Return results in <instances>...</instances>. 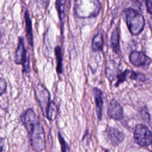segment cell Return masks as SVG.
Instances as JSON below:
<instances>
[{
  "label": "cell",
  "instance_id": "obj_1",
  "mask_svg": "<svg viewBox=\"0 0 152 152\" xmlns=\"http://www.w3.org/2000/svg\"><path fill=\"white\" fill-rule=\"evenodd\" d=\"M21 119L27 131L30 147L36 152L42 151L46 147L45 132L39 117L32 109H28Z\"/></svg>",
  "mask_w": 152,
  "mask_h": 152
},
{
  "label": "cell",
  "instance_id": "obj_2",
  "mask_svg": "<svg viewBox=\"0 0 152 152\" xmlns=\"http://www.w3.org/2000/svg\"><path fill=\"white\" fill-rule=\"evenodd\" d=\"M100 8L99 0H75L74 11L77 17L87 18L98 15Z\"/></svg>",
  "mask_w": 152,
  "mask_h": 152
},
{
  "label": "cell",
  "instance_id": "obj_3",
  "mask_svg": "<svg viewBox=\"0 0 152 152\" xmlns=\"http://www.w3.org/2000/svg\"><path fill=\"white\" fill-rule=\"evenodd\" d=\"M125 14L126 24L131 33L133 35L139 34L145 25V20L142 15L131 8L126 9Z\"/></svg>",
  "mask_w": 152,
  "mask_h": 152
},
{
  "label": "cell",
  "instance_id": "obj_4",
  "mask_svg": "<svg viewBox=\"0 0 152 152\" xmlns=\"http://www.w3.org/2000/svg\"><path fill=\"white\" fill-rule=\"evenodd\" d=\"M14 62L16 64L23 65V72L24 73L29 72V59L27 56L26 49L25 48L24 42L22 37L19 38L18 46L15 52Z\"/></svg>",
  "mask_w": 152,
  "mask_h": 152
},
{
  "label": "cell",
  "instance_id": "obj_5",
  "mask_svg": "<svg viewBox=\"0 0 152 152\" xmlns=\"http://www.w3.org/2000/svg\"><path fill=\"white\" fill-rule=\"evenodd\" d=\"M135 142L141 146H147L152 142V134L144 125L138 124L136 126L134 134Z\"/></svg>",
  "mask_w": 152,
  "mask_h": 152
},
{
  "label": "cell",
  "instance_id": "obj_6",
  "mask_svg": "<svg viewBox=\"0 0 152 152\" xmlns=\"http://www.w3.org/2000/svg\"><path fill=\"white\" fill-rule=\"evenodd\" d=\"M34 91L36 99L41 107L43 114L45 116L46 110L51 102V101H50L49 93L41 84H38L35 86Z\"/></svg>",
  "mask_w": 152,
  "mask_h": 152
},
{
  "label": "cell",
  "instance_id": "obj_7",
  "mask_svg": "<svg viewBox=\"0 0 152 152\" xmlns=\"http://www.w3.org/2000/svg\"><path fill=\"white\" fill-rule=\"evenodd\" d=\"M131 63L135 66H144L149 65L151 60L143 52L137 50L132 51L129 55Z\"/></svg>",
  "mask_w": 152,
  "mask_h": 152
},
{
  "label": "cell",
  "instance_id": "obj_8",
  "mask_svg": "<svg viewBox=\"0 0 152 152\" xmlns=\"http://www.w3.org/2000/svg\"><path fill=\"white\" fill-rule=\"evenodd\" d=\"M107 113L111 119L120 120L124 116L123 108L116 100L112 99L107 106Z\"/></svg>",
  "mask_w": 152,
  "mask_h": 152
},
{
  "label": "cell",
  "instance_id": "obj_9",
  "mask_svg": "<svg viewBox=\"0 0 152 152\" xmlns=\"http://www.w3.org/2000/svg\"><path fill=\"white\" fill-rule=\"evenodd\" d=\"M106 133L109 141L113 145H118L124 139V134L118 129L113 127H108L106 130Z\"/></svg>",
  "mask_w": 152,
  "mask_h": 152
},
{
  "label": "cell",
  "instance_id": "obj_10",
  "mask_svg": "<svg viewBox=\"0 0 152 152\" xmlns=\"http://www.w3.org/2000/svg\"><path fill=\"white\" fill-rule=\"evenodd\" d=\"M93 94L96 103V112L99 120L102 119V108H103V93L97 87L93 88Z\"/></svg>",
  "mask_w": 152,
  "mask_h": 152
},
{
  "label": "cell",
  "instance_id": "obj_11",
  "mask_svg": "<svg viewBox=\"0 0 152 152\" xmlns=\"http://www.w3.org/2000/svg\"><path fill=\"white\" fill-rule=\"evenodd\" d=\"M24 20H25V28L26 33V37L27 42L31 46L33 45V32H32V26L31 21L30 17L29 12L27 10L24 12Z\"/></svg>",
  "mask_w": 152,
  "mask_h": 152
},
{
  "label": "cell",
  "instance_id": "obj_12",
  "mask_svg": "<svg viewBox=\"0 0 152 152\" xmlns=\"http://www.w3.org/2000/svg\"><path fill=\"white\" fill-rule=\"evenodd\" d=\"M110 46L112 48L113 50L116 53H118L119 52V31L118 28H115L110 36Z\"/></svg>",
  "mask_w": 152,
  "mask_h": 152
},
{
  "label": "cell",
  "instance_id": "obj_13",
  "mask_svg": "<svg viewBox=\"0 0 152 152\" xmlns=\"http://www.w3.org/2000/svg\"><path fill=\"white\" fill-rule=\"evenodd\" d=\"M103 46V34L101 32L97 33L92 40L91 47L94 51H101Z\"/></svg>",
  "mask_w": 152,
  "mask_h": 152
},
{
  "label": "cell",
  "instance_id": "obj_14",
  "mask_svg": "<svg viewBox=\"0 0 152 152\" xmlns=\"http://www.w3.org/2000/svg\"><path fill=\"white\" fill-rule=\"evenodd\" d=\"M58 107L56 104L51 101L45 114V116L49 121H53L56 119L58 115Z\"/></svg>",
  "mask_w": 152,
  "mask_h": 152
},
{
  "label": "cell",
  "instance_id": "obj_15",
  "mask_svg": "<svg viewBox=\"0 0 152 152\" xmlns=\"http://www.w3.org/2000/svg\"><path fill=\"white\" fill-rule=\"evenodd\" d=\"M55 53L56 58V71L60 75L62 73V56L60 46H58L55 48Z\"/></svg>",
  "mask_w": 152,
  "mask_h": 152
},
{
  "label": "cell",
  "instance_id": "obj_16",
  "mask_svg": "<svg viewBox=\"0 0 152 152\" xmlns=\"http://www.w3.org/2000/svg\"><path fill=\"white\" fill-rule=\"evenodd\" d=\"M65 1L66 0H56V8L58 12L59 17L62 25L64 23L65 9Z\"/></svg>",
  "mask_w": 152,
  "mask_h": 152
},
{
  "label": "cell",
  "instance_id": "obj_17",
  "mask_svg": "<svg viewBox=\"0 0 152 152\" xmlns=\"http://www.w3.org/2000/svg\"><path fill=\"white\" fill-rule=\"evenodd\" d=\"M115 62H112V61H109L106 66V76L108 78V79L110 81H112L113 79V78L116 76V71L115 69Z\"/></svg>",
  "mask_w": 152,
  "mask_h": 152
},
{
  "label": "cell",
  "instance_id": "obj_18",
  "mask_svg": "<svg viewBox=\"0 0 152 152\" xmlns=\"http://www.w3.org/2000/svg\"><path fill=\"white\" fill-rule=\"evenodd\" d=\"M129 77L131 79L135 80L140 81H144L145 80V75H143L142 73L134 72V71H131L130 72Z\"/></svg>",
  "mask_w": 152,
  "mask_h": 152
},
{
  "label": "cell",
  "instance_id": "obj_19",
  "mask_svg": "<svg viewBox=\"0 0 152 152\" xmlns=\"http://www.w3.org/2000/svg\"><path fill=\"white\" fill-rule=\"evenodd\" d=\"M130 73V71L129 70H125L124 72L120 74L118 76V81L116 82V86H119L121 83H123L124 81H125L126 78V77Z\"/></svg>",
  "mask_w": 152,
  "mask_h": 152
},
{
  "label": "cell",
  "instance_id": "obj_20",
  "mask_svg": "<svg viewBox=\"0 0 152 152\" xmlns=\"http://www.w3.org/2000/svg\"><path fill=\"white\" fill-rule=\"evenodd\" d=\"M37 7L42 10H46L49 3L50 0H34Z\"/></svg>",
  "mask_w": 152,
  "mask_h": 152
},
{
  "label": "cell",
  "instance_id": "obj_21",
  "mask_svg": "<svg viewBox=\"0 0 152 152\" xmlns=\"http://www.w3.org/2000/svg\"><path fill=\"white\" fill-rule=\"evenodd\" d=\"M58 138L59 141L61 146V151L62 152H67V150L68 149V146L65 140L64 139L62 135L60 134V132L58 133Z\"/></svg>",
  "mask_w": 152,
  "mask_h": 152
},
{
  "label": "cell",
  "instance_id": "obj_22",
  "mask_svg": "<svg viewBox=\"0 0 152 152\" xmlns=\"http://www.w3.org/2000/svg\"><path fill=\"white\" fill-rule=\"evenodd\" d=\"M6 88H7V83L3 78H1V81H0V92L1 95L5 93Z\"/></svg>",
  "mask_w": 152,
  "mask_h": 152
},
{
  "label": "cell",
  "instance_id": "obj_23",
  "mask_svg": "<svg viewBox=\"0 0 152 152\" xmlns=\"http://www.w3.org/2000/svg\"><path fill=\"white\" fill-rule=\"evenodd\" d=\"M146 7L147 11L152 14V0H146Z\"/></svg>",
  "mask_w": 152,
  "mask_h": 152
}]
</instances>
